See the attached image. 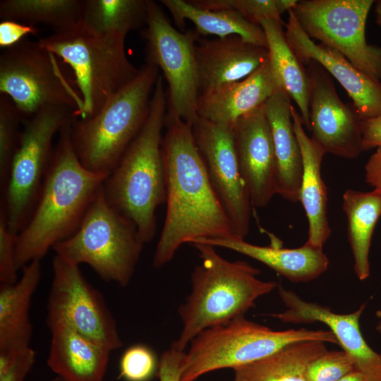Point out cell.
Wrapping results in <instances>:
<instances>
[{"label": "cell", "instance_id": "obj_1", "mask_svg": "<svg viewBox=\"0 0 381 381\" xmlns=\"http://www.w3.org/2000/svg\"><path fill=\"white\" fill-rule=\"evenodd\" d=\"M164 127L162 149L167 211L153 256L155 267L169 263L184 243L236 238L210 180L193 126L166 115Z\"/></svg>", "mask_w": 381, "mask_h": 381}, {"label": "cell", "instance_id": "obj_2", "mask_svg": "<svg viewBox=\"0 0 381 381\" xmlns=\"http://www.w3.org/2000/svg\"><path fill=\"white\" fill-rule=\"evenodd\" d=\"M71 123L59 134L35 208L18 234V270L40 260L55 244L76 231L108 176L82 164L71 140Z\"/></svg>", "mask_w": 381, "mask_h": 381}, {"label": "cell", "instance_id": "obj_3", "mask_svg": "<svg viewBox=\"0 0 381 381\" xmlns=\"http://www.w3.org/2000/svg\"><path fill=\"white\" fill-rule=\"evenodd\" d=\"M167 105L163 78L159 75L143 126L102 186L107 202L135 224L145 243L154 238L156 211L166 202L162 146Z\"/></svg>", "mask_w": 381, "mask_h": 381}, {"label": "cell", "instance_id": "obj_4", "mask_svg": "<svg viewBox=\"0 0 381 381\" xmlns=\"http://www.w3.org/2000/svg\"><path fill=\"white\" fill-rule=\"evenodd\" d=\"M201 259L191 274V291L179 308L182 328L173 344L184 351L201 332L223 325L251 308L277 284L258 278L260 271L244 260L229 261L215 247L192 243Z\"/></svg>", "mask_w": 381, "mask_h": 381}, {"label": "cell", "instance_id": "obj_5", "mask_svg": "<svg viewBox=\"0 0 381 381\" xmlns=\"http://www.w3.org/2000/svg\"><path fill=\"white\" fill-rule=\"evenodd\" d=\"M159 75V68L146 63L95 116L73 118L71 140L85 168L108 175L114 169L146 121Z\"/></svg>", "mask_w": 381, "mask_h": 381}, {"label": "cell", "instance_id": "obj_6", "mask_svg": "<svg viewBox=\"0 0 381 381\" xmlns=\"http://www.w3.org/2000/svg\"><path fill=\"white\" fill-rule=\"evenodd\" d=\"M40 46L72 68L82 99L75 118L95 116L115 93L139 73L125 51V38L103 35L81 20L41 38Z\"/></svg>", "mask_w": 381, "mask_h": 381}, {"label": "cell", "instance_id": "obj_7", "mask_svg": "<svg viewBox=\"0 0 381 381\" xmlns=\"http://www.w3.org/2000/svg\"><path fill=\"white\" fill-rule=\"evenodd\" d=\"M144 244L135 224L109 205L102 186L76 231L52 250L64 260L87 264L103 280L125 287Z\"/></svg>", "mask_w": 381, "mask_h": 381}, {"label": "cell", "instance_id": "obj_8", "mask_svg": "<svg viewBox=\"0 0 381 381\" xmlns=\"http://www.w3.org/2000/svg\"><path fill=\"white\" fill-rule=\"evenodd\" d=\"M302 341L337 344L330 330H272L244 316L199 333L186 352L180 381H196L210 372L234 368L269 356Z\"/></svg>", "mask_w": 381, "mask_h": 381}, {"label": "cell", "instance_id": "obj_9", "mask_svg": "<svg viewBox=\"0 0 381 381\" xmlns=\"http://www.w3.org/2000/svg\"><path fill=\"white\" fill-rule=\"evenodd\" d=\"M66 107H46L23 119L20 140L3 192L1 211L8 229L18 234L28 223L49 169L56 134L74 118Z\"/></svg>", "mask_w": 381, "mask_h": 381}, {"label": "cell", "instance_id": "obj_10", "mask_svg": "<svg viewBox=\"0 0 381 381\" xmlns=\"http://www.w3.org/2000/svg\"><path fill=\"white\" fill-rule=\"evenodd\" d=\"M0 94L8 97L23 119L49 107H82L80 93L61 70L56 56L37 42L23 40L0 55Z\"/></svg>", "mask_w": 381, "mask_h": 381}, {"label": "cell", "instance_id": "obj_11", "mask_svg": "<svg viewBox=\"0 0 381 381\" xmlns=\"http://www.w3.org/2000/svg\"><path fill=\"white\" fill-rule=\"evenodd\" d=\"M195 30H176L164 11L147 0V17L142 37L147 64L161 69L168 84L167 116L179 118L192 126L200 119L199 85L195 44Z\"/></svg>", "mask_w": 381, "mask_h": 381}, {"label": "cell", "instance_id": "obj_12", "mask_svg": "<svg viewBox=\"0 0 381 381\" xmlns=\"http://www.w3.org/2000/svg\"><path fill=\"white\" fill-rule=\"evenodd\" d=\"M373 0H301L291 9L301 28L381 81V47L369 44L365 25Z\"/></svg>", "mask_w": 381, "mask_h": 381}, {"label": "cell", "instance_id": "obj_13", "mask_svg": "<svg viewBox=\"0 0 381 381\" xmlns=\"http://www.w3.org/2000/svg\"><path fill=\"white\" fill-rule=\"evenodd\" d=\"M47 300V326L61 322L110 351L123 346L116 321L102 294L84 277L79 266L55 255Z\"/></svg>", "mask_w": 381, "mask_h": 381}, {"label": "cell", "instance_id": "obj_14", "mask_svg": "<svg viewBox=\"0 0 381 381\" xmlns=\"http://www.w3.org/2000/svg\"><path fill=\"white\" fill-rule=\"evenodd\" d=\"M194 138L207 174L237 238L250 229L252 203L241 176L233 128L200 118L193 125Z\"/></svg>", "mask_w": 381, "mask_h": 381}, {"label": "cell", "instance_id": "obj_15", "mask_svg": "<svg viewBox=\"0 0 381 381\" xmlns=\"http://www.w3.org/2000/svg\"><path fill=\"white\" fill-rule=\"evenodd\" d=\"M306 66L311 138L326 153L356 158L363 152L362 120L357 109L341 101L329 73L319 63L311 60Z\"/></svg>", "mask_w": 381, "mask_h": 381}, {"label": "cell", "instance_id": "obj_16", "mask_svg": "<svg viewBox=\"0 0 381 381\" xmlns=\"http://www.w3.org/2000/svg\"><path fill=\"white\" fill-rule=\"evenodd\" d=\"M278 292L286 310L270 316L286 323L320 322L326 325L334 334L337 344L352 359L363 381H381V353L368 344L360 328V318L365 304L352 313L340 314L317 303L306 301L294 291L281 286H278Z\"/></svg>", "mask_w": 381, "mask_h": 381}, {"label": "cell", "instance_id": "obj_17", "mask_svg": "<svg viewBox=\"0 0 381 381\" xmlns=\"http://www.w3.org/2000/svg\"><path fill=\"white\" fill-rule=\"evenodd\" d=\"M240 172L253 207H264L277 194V162L265 104L233 127Z\"/></svg>", "mask_w": 381, "mask_h": 381}, {"label": "cell", "instance_id": "obj_18", "mask_svg": "<svg viewBox=\"0 0 381 381\" xmlns=\"http://www.w3.org/2000/svg\"><path fill=\"white\" fill-rule=\"evenodd\" d=\"M285 25L286 40L299 59L306 65L319 63L344 88L361 120L381 116V81L360 70L335 49L316 44L303 31L291 10Z\"/></svg>", "mask_w": 381, "mask_h": 381}, {"label": "cell", "instance_id": "obj_19", "mask_svg": "<svg viewBox=\"0 0 381 381\" xmlns=\"http://www.w3.org/2000/svg\"><path fill=\"white\" fill-rule=\"evenodd\" d=\"M199 95L248 77L269 59L267 47L238 35L212 40L197 39L195 44Z\"/></svg>", "mask_w": 381, "mask_h": 381}, {"label": "cell", "instance_id": "obj_20", "mask_svg": "<svg viewBox=\"0 0 381 381\" xmlns=\"http://www.w3.org/2000/svg\"><path fill=\"white\" fill-rule=\"evenodd\" d=\"M282 87L268 59L245 79L200 94L198 115L233 128L238 119L263 105Z\"/></svg>", "mask_w": 381, "mask_h": 381}, {"label": "cell", "instance_id": "obj_21", "mask_svg": "<svg viewBox=\"0 0 381 381\" xmlns=\"http://www.w3.org/2000/svg\"><path fill=\"white\" fill-rule=\"evenodd\" d=\"M40 260L22 268L19 280L0 284V362L7 363L30 348L32 327L29 310L41 278Z\"/></svg>", "mask_w": 381, "mask_h": 381}, {"label": "cell", "instance_id": "obj_22", "mask_svg": "<svg viewBox=\"0 0 381 381\" xmlns=\"http://www.w3.org/2000/svg\"><path fill=\"white\" fill-rule=\"evenodd\" d=\"M52 338L47 365L66 381H102L110 351L66 324L49 325Z\"/></svg>", "mask_w": 381, "mask_h": 381}, {"label": "cell", "instance_id": "obj_23", "mask_svg": "<svg viewBox=\"0 0 381 381\" xmlns=\"http://www.w3.org/2000/svg\"><path fill=\"white\" fill-rule=\"evenodd\" d=\"M291 111L303 159L299 202L308 222L306 242L322 248L332 232L327 216V188L321 175L322 162L326 152L307 135L301 114L293 105Z\"/></svg>", "mask_w": 381, "mask_h": 381}, {"label": "cell", "instance_id": "obj_24", "mask_svg": "<svg viewBox=\"0 0 381 381\" xmlns=\"http://www.w3.org/2000/svg\"><path fill=\"white\" fill-rule=\"evenodd\" d=\"M291 97L282 87L265 103L277 162V194L291 202H299L303 174L301 147L294 129Z\"/></svg>", "mask_w": 381, "mask_h": 381}, {"label": "cell", "instance_id": "obj_25", "mask_svg": "<svg viewBox=\"0 0 381 381\" xmlns=\"http://www.w3.org/2000/svg\"><path fill=\"white\" fill-rule=\"evenodd\" d=\"M195 242L239 253L260 262L294 283L317 279L327 270L329 263L322 248L308 242L296 248L258 246L237 238L201 239Z\"/></svg>", "mask_w": 381, "mask_h": 381}, {"label": "cell", "instance_id": "obj_26", "mask_svg": "<svg viewBox=\"0 0 381 381\" xmlns=\"http://www.w3.org/2000/svg\"><path fill=\"white\" fill-rule=\"evenodd\" d=\"M260 26L266 37L269 61L282 87L298 105L304 126L310 131V83L306 68L286 40L284 22L264 20Z\"/></svg>", "mask_w": 381, "mask_h": 381}, {"label": "cell", "instance_id": "obj_27", "mask_svg": "<svg viewBox=\"0 0 381 381\" xmlns=\"http://www.w3.org/2000/svg\"><path fill=\"white\" fill-rule=\"evenodd\" d=\"M342 208L347 219L353 270L363 281L370 275L369 251L375 226L381 216V194L375 189L369 192L349 189L343 195Z\"/></svg>", "mask_w": 381, "mask_h": 381}, {"label": "cell", "instance_id": "obj_28", "mask_svg": "<svg viewBox=\"0 0 381 381\" xmlns=\"http://www.w3.org/2000/svg\"><path fill=\"white\" fill-rule=\"evenodd\" d=\"M160 3L169 11L180 28H183L185 20H188L194 24L195 30L200 36L238 35L248 42L267 48L261 26L251 23L236 11L202 9L183 0H162Z\"/></svg>", "mask_w": 381, "mask_h": 381}, {"label": "cell", "instance_id": "obj_29", "mask_svg": "<svg viewBox=\"0 0 381 381\" xmlns=\"http://www.w3.org/2000/svg\"><path fill=\"white\" fill-rule=\"evenodd\" d=\"M325 344L292 343L269 356L234 368L233 381H306L307 365L327 351Z\"/></svg>", "mask_w": 381, "mask_h": 381}, {"label": "cell", "instance_id": "obj_30", "mask_svg": "<svg viewBox=\"0 0 381 381\" xmlns=\"http://www.w3.org/2000/svg\"><path fill=\"white\" fill-rule=\"evenodd\" d=\"M147 0H83L81 21L103 35L126 39L145 27Z\"/></svg>", "mask_w": 381, "mask_h": 381}, {"label": "cell", "instance_id": "obj_31", "mask_svg": "<svg viewBox=\"0 0 381 381\" xmlns=\"http://www.w3.org/2000/svg\"><path fill=\"white\" fill-rule=\"evenodd\" d=\"M83 0H3L0 18L50 27L53 32L81 20Z\"/></svg>", "mask_w": 381, "mask_h": 381}, {"label": "cell", "instance_id": "obj_32", "mask_svg": "<svg viewBox=\"0 0 381 381\" xmlns=\"http://www.w3.org/2000/svg\"><path fill=\"white\" fill-rule=\"evenodd\" d=\"M193 6L211 11H234L248 21L260 25L264 20L283 22L281 15L292 9L298 0H190Z\"/></svg>", "mask_w": 381, "mask_h": 381}, {"label": "cell", "instance_id": "obj_33", "mask_svg": "<svg viewBox=\"0 0 381 381\" xmlns=\"http://www.w3.org/2000/svg\"><path fill=\"white\" fill-rule=\"evenodd\" d=\"M23 116L11 99L0 94V183L6 186L13 159L19 146Z\"/></svg>", "mask_w": 381, "mask_h": 381}, {"label": "cell", "instance_id": "obj_34", "mask_svg": "<svg viewBox=\"0 0 381 381\" xmlns=\"http://www.w3.org/2000/svg\"><path fill=\"white\" fill-rule=\"evenodd\" d=\"M352 359L344 351H327L306 367V381H339L356 371Z\"/></svg>", "mask_w": 381, "mask_h": 381}, {"label": "cell", "instance_id": "obj_35", "mask_svg": "<svg viewBox=\"0 0 381 381\" xmlns=\"http://www.w3.org/2000/svg\"><path fill=\"white\" fill-rule=\"evenodd\" d=\"M159 361L154 351L144 344H135L122 354L119 377L126 381H149L157 373Z\"/></svg>", "mask_w": 381, "mask_h": 381}, {"label": "cell", "instance_id": "obj_36", "mask_svg": "<svg viewBox=\"0 0 381 381\" xmlns=\"http://www.w3.org/2000/svg\"><path fill=\"white\" fill-rule=\"evenodd\" d=\"M18 234L8 228L6 217L0 210V284L11 285L18 281L16 248Z\"/></svg>", "mask_w": 381, "mask_h": 381}, {"label": "cell", "instance_id": "obj_37", "mask_svg": "<svg viewBox=\"0 0 381 381\" xmlns=\"http://www.w3.org/2000/svg\"><path fill=\"white\" fill-rule=\"evenodd\" d=\"M186 352L174 344L164 351L159 361V381H180Z\"/></svg>", "mask_w": 381, "mask_h": 381}, {"label": "cell", "instance_id": "obj_38", "mask_svg": "<svg viewBox=\"0 0 381 381\" xmlns=\"http://www.w3.org/2000/svg\"><path fill=\"white\" fill-rule=\"evenodd\" d=\"M39 29L32 25L12 20H1L0 23V47L6 49L24 40L28 35H36Z\"/></svg>", "mask_w": 381, "mask_h": 381}, {"label": "cell", "instance_id": "obj_39", "mask_svg": "<svg viewBox=\"0 0 381 381\" xmlns=\"http://www.w3.org/2000/svg\"><path fill=\"white\" fill-rule=\"evenodd\" d=\"M30 347L17 356L6 367L0 369V381H24L35 361Z\"/></svg>", "mask_w": 381, "mask_h": 381}, {"label": "cell", "instance_id": "obj_40", "mask_svg": "<svg viewBox=\"0 0 381 381\" xmlns=\"http://www.w3.org/2000/svg\"><path fill=\"white\" fill-rule=\"evenodd\" d=\"M361 129L363 151L381 147V116L362 120Z\"/></svg>", "mask_w": 381, "mask_h": 381}, {"label": "cell", "instance_id": "obj_41", "mask_svg": "<svg viewBox=\"0 0 381 381\" xmlns=\"http://www.w3.org/2000/svg\"><path fill=\"white\" fill-rule=\"evenodd\" d=\"M366 182L381 194V147H377L365 166Z\"/></svg>", "mask_w": 381, "mask_h": 381}, {"label": "cell", "instance_id": "obj_42", "mask_svg": "<svg viewBox=\"0 0 381 381\" xmlns=\"http://www.w3.org/2000/svg\"><path fill=\"white\" fill-rule=\"evenodd\" d=\"M339 381H363V377L358 371L356 370Z\"/></svg>", "mask_w": 381, "mask_h": 381}, {"label": "cell", "instance_id": "obj_43", "mask_svg": "<svg viewBox=\"0 0 381 381\" xmlns=\"http://www.w3.org/2000/svg\"><path fill=\"white\" fill-rule=\"evenodd\" d=\"M375 14L377 24L381 28V0L375 1Z\"/></svg>", "mask_w": 381, "mask_h": 381}, {"label": "cell", "instance_id": "obj_44", "mask_svg": "<svg viewBox=\"0 0 381 381\" xmlns=\"http://www.w3.org/2000/svg\"><path fill=\"white\" fill-rule=\"evenodd\" d=\"M376 330L381 334V320L379 322V323L376 326Z\"/></svg>", "mask_w": 381, "mask_h": 381}, {"label": "cell", "instance_id": "obj_45", "mask_svg": "<svg viewBox=\"0 0 381 381\" xmlns=\"http://www.w3.org/2000/svg\"><path fill=\"white\" fill-rule=\"evenodd\" d=\"M51 381H66L65 380H64L63 378L57 376L56 378H54L53 380H52Z\"/></svg>", "mask_w": 381, "mask_h": 381}]
</instances>
